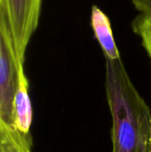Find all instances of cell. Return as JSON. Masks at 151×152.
Returning <instances> with one entry per match:
<instances>
[{"mask_svg":"<svg viewBox=\"0 0 151 152\" xmlns=\"http://www.w3.org/2000/svg\"><path fill=\"white\" fill-rule=\"evenodd\" d=\"M105 87L112 119V152H151L150 109L121 58L106 59Z\"/></svg>","mask_w":151,"mask_h":152,"instance_id":"cell-1","label":"cell"},{"mask_svg":"<svg viewBox=\"0 0 151 152\" xmlns=\"http://www.w3.org/2000/svg\"><path fill=\"white\" fill-rule=\"evenodd\" d=\"M21 63L16 55L12 35L0 9V128L12 126L13 98Z\"/></svg>","mask_w":151,"mask_h":152,"instance_id":"cell-2","label":"cell"},{"mask_svg":"<svg viewBox=\"0 0 151 152\" xmlns=\"http://www.w3.org/2000/svg\"><path fill=\"white\" fill-rule=\"evenodd\" d=\"M42 0H0V9L9 27L18 60L24 63L30 38L36 31Z\"/></svg>","mask_w":151,"mask_h":152,"instance_id":"cell-3","label":"cell"},{"mask_svg":"<svg viewBox=\"0 0 151 152\" xmlns=\"http://www.w3.org/2000/svg\"><path fill=\"white\" fill-rule=\"evenodd\" d=\"M28 88V80L24 71V65H20L13 98L12 126L25 135H30L33 119V110Z\"/></svg>","mask_w":151,"mask_h":152,"instance_id":"cell-4","label":"cell"},{"mask_svg":"<svg viewBox=\"0 0 151 152\" xmlns=\"http://www.w3.org/2000/svg\"><path fill=\"white\" fill-rule=\"evenodd\" d=\"M91 26L105 59L117 60L121 58L114 38L109 19L97 5H93L92 7Z\"/></svg>","mask_w":151,"mask_h":152,"instance_id":"cell-5","label":"cell"},{"mask_svg":"<svg viewBox=\"0 0 151 152\" xmlns=\"http://www.w3.org/2000/svg\"><path fill=\"white\" fill-rule=\"evenodd\" d=\"M0 152H33L30 135L12 127L0 128Z\"/></svg>","mask_w":151,"mask_h":152,"instance_id":"cell-6","label":"cell"},{"mask_svg":"<svg viewBox=\"0 0 151 152\" xmlns=\"http://www.w3.org/2000/svg\"><path fill=\"white\" fill-rule=\"evenodd\" d=\"M133 29L141 37L143 47L151 58V19L140 14L133 22Z\"/></svg>","mask_w":151,"mask_h":152,"instance_id":"cell-7","label":"cell"},{"mask_svg":"<svg viewBox=\"0 0 151 152\" xmlns=\"http://www.w3.org/2000/svg\"><path fill=\"white\" fill-rule=\"evenodd\" d=\"M132 2L141 14L151 19V0H132Z\"/></svg>","mask_w":151,"mask_h":152,"instance_id":"cell-8","label":"cell"}]
</instances>
